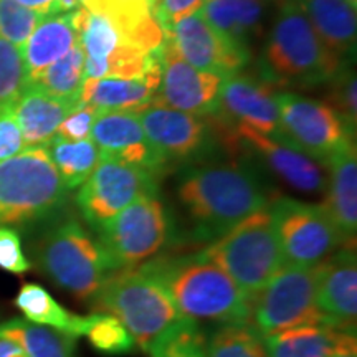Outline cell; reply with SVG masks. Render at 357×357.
I'll return each mask as SVG.
<instances>
[{
  "label": "cell",
  "instance_id": "cell-15",
  "mask_svg": "<svg viewBox=\"0 0 357 357\" xmlns=\"http://www.w3.org/2000/svg\"><path fill=\"white\" fill-rule=\"evenodd\" d=\"M147 139L160 158L171 162H190L211 151V131L197 114H189L151 102L136 113Z\"/></svg>",
  "mask_w": 357,
  "mask_h": 357
},
{
  "label": "cell",
  "instance_id": "cell-37",
  "mask_svg": "<svg viewBox=\"0 0 357 357\" xmlns=\"http://www.w3.org/2000/svg\"><path fill=\"white\" fill-rule=\"evenodd\" d=\"M331 86V108L349 124L351 129H356L357 123V79L356 73L349 66H342L333 79Z\"/></svg>",
  "mask_w": 357,
  "mask_h": 357
},
{
  "label": "cell",
  "instance_id": "cell-22",
  "mask_svg": "<svg viewBox=\"0 0 357 357\" xmlns=\"http://www.w3.org/2000/svg\"><path fill=\"white\" fill-rule=\"evenodd\" d=\"M324 47L344 61L356 52L357 17L349 0H296Z\"/></svg>",
  "mask_w": 357,
  "mask_h": 357
},
{
  "label": "cell",
  "instance_id": "cell-2",
  "mask_svg": "<svg viewBox=\"0 0 357 357\" xmlns=\"http://www.w3.org/2000/svg\"><path fill=\"white\" fill-rule=\"evenodd\" d=\"M177 197L194 223L192 240L208 243L270 205L255 174L240 166L189 169L178 178Z\"/></svg>",
  "mask_w": 357,
  "mask_h": 357
},
{
  "label": "cell",
  "instance_id": "cell-12",
  "mask_svg": "<svg viewBox=\"0 0 357 357\" xmlns=\"http://www.w3.org/2000/svg\"><path fill=\"white\" fill-rule=\"evenodd\" d=\"M154 194H158L155 174L121 160L101 158L91 176L79 187L77 205L89 229L98 231L128 205Z\"/></svg>",
  "mask_w": 357,
  "mask_h": 357
},
{
  "label": "cell",
  "instance_id": "cell-5",
  "mask_svg": "<svg viewBox=\"0 0 357 357\" xmlns=\"http://www.w3.org/2000/svg\"><path fill=\"white\" fill-rule=\"evenodd\" d=\"M89 305L121 321L142 351L182 319L166 289L139 265L113 271Z\"/></svg>",
  "mask_w": 357,
  "mask_h": 357
},
{
  "label": "cell",
  "instance_id": "cell-17",
  "mask_svg": "<svg viewBox=\"0 0 357 357\" xmlns=\"http://www.w3.org/2000/svg\"><path fill=\"white\" fill-rule=\"evenodd\" d=\"M91 141L100 149L101 158L121 160L146 169L158 176L167 167L155 147L147 139L142 124L134 113L101 111L91 129Z\"/></svg>",
  "mask_w": 357,
  "mask_h": 357
},
{
  "label": "cell",
  "instance_id": "cell-1",
  "mask_svg": "<svg viewBox=\"0 0 357 357\" xmlns=\"http://www.w3.org/2000/svg\"><path fill=\"white\" fill-rule=\"evenodd\" d=\"M139 266L166 289L182 318L215 324L248 323L252 298L202 250L158 255Z\"/></svg>",
  "mask_w": 357,
  "mask_h": 357
},
{
  "label": "cell",
  "instance_id": "cell-45",
  "mask_svg": "<svg viewBox=\"0 0 357 357\" xmlns=\"http://www.w3.org/2000/svg\"><path fill=\"white\" fill-rule=\"evenodd\" d=\"M0 357H26L19 346L7 339H0Z\"/></svg>",
  "mask_w": 357,
  "mask_h": 357
},
{
  "label": "cell",
  "instance_id": "cell-38",
  "mask_svg": "<svg viewBox=\"0 0 357 357\" xmlns=\"http://www.w3.org/2000/svg\"><path fill=\"white\" fill-rule=\"evenodd\" d=\"M0 268L15 275H24L32 268L19 231L10 227H0Z\"/></svg>",
  "mask_w": 357,
  "mask_h": 357
},
{
  "label": "cell",
  "instance_id": "cell-9",
  "mask_svg": "<svg viewBox=\"0 0 357 357\" xmlns=\"http://www.w3.org/2000/svg\"><path fill=\"white\" fill-rule=\"evenodd\" d=\"M248 323L260 336L326 323L316 306V266H284L252 298Z\"/></svg>",
  "mask_w": 357,
  "mask_h": 357
},
{
  "label": "cell",
  "instance_id": "cell-35",
  "mask_svg": "<svg viewBox=\"0 0 357 357\" xmlns=\"http://www.w3.org/2000/svg\"><path fill=\"white\" fill-rule=\"evenodd\" d=\"M25 84V68L20 50L0 37V108H13Z\"/></svg>",
  "mask_w": 357,
  "mask_h": 357
},
{
  "label": "cell",
  "instance_id": "cell-43",
  "mask_svg": "<svg viewBox=\"0 0 357 357\" xmlns=\"http://www.w3.org/2000/svg\"><path fill=\"white\" fill-rule=\"evenodd\" d=\"M17 2H20L22 6L32 8V10H35L43 17L50 15L52 6H53V0H17Z\"/></svg>",
  "mask_w": 357,
  "mask_h": 357
},
{
  "label": "cell",
  "instance_id": "cell-18",
  "mask_svg": "<svg viewBox=\"0 0 357 357\" xmlns=\"http://www.w3.org/2000/svg\"><path fill=\"white\" fill-rule=\"evenodd\" d=\"M215 113L225 116L236 126L243 124L271 137H278L280 134L276 95L266 84L242 75L223 78Z\"/></svg>",
  "mask_w": 357,
  "mask_h": 357
},
{
  "label": "cell",
  "instance_id": "cell-10",
  "mask_svg": "<svg viewBox=\"0 0 357 357\" xmlns=\"http://www.w3.org/2000/svg\"><path fill=\"white\" fill-rule=\"evenodd\" d=\"M288 265L318 266L347 243L323 204L281 197L268 205Z\"/></svg>",
  "mask_w": 357,
  "mask_h": 357
},
{
  "label": "cell",
  "instance_id": "cell-7",
  "mask_svg": "<svg viewBox=\"0 0 357 357\" xmlns=\"http://www.w3.org/2000/svg\"><path fill=\"white\" fill-rule=\"evenodd\" d=\"M202 252L250 298L255 296L287 263L268 207L245 218Z\"/></svg>",
  "mask_w": 357,
  "mask_h": 357
},
{
  "label": "cell",
  "instance_id": "cell-8",
  "mask_svg": "<svg viewBox=\"0 0 357 357\" xmlns=\"http://www.w3.org/2000/svg\"><path fill=\"white\" fill-rule=\"evenodd\" d=\"M95 234L116 270L158 257L176 238L172 218L158 194L137 199Z\"/></svg>",
  "mask_w": 357,
  "mask_h": 357
},
{
  "label": "cell",
  "instance_id": "cell-40",
  "mask_svg": "<svg viewBox=\"0 0 357 357\" xmlns=\"http://www.w3.org/2000/svg\"><path fill=\"white\" fill-rule=\"evenodd\" d=\"M24 149V137L13 108H0V162L13 158Z\"/></svg>",
  "mask_w": 357,
  "mask_h": 357
},
{
  "label": "cell",
  "instance_id": "cell-29",
  "mask_svg": "<svg viewBox=\"0 0 357 357\" xmlns=\"http://www.w3.org/2000/svg\"><path fill=\"white\" fill-rule=\"evenodd\" d=\"M261 0H205L200 13L217 32L247 47L261 24Z\"/></svg>",
  "mask_w": 357,
  "mask_h": 357
},
{
  "label": "cell",
  "instance_id": "cell-31",
  "mask_svg": "<svg viewBox=\"0 0 357 357\" xmlns=\"http://www.w3.org/2000/svg\"><path fill=\"white\" fill-rule=\"evenodd\" d=\"M207 357H268L263 339L250 323L215 324L205 331Z\"/></svg>",
  "mask_w": 357,
  "mask_h": 357
},
{
  "label": "cell",
  "instance_id": "cell-21",
  "mask_svg": "<svg viewBox=\"0 0 357 357\" xmlns=\"http://www.w3.org/2000/svg\"><path fill=\"white\" fill-rule=\"evenodd\" d=\"M77 102L52 96L32 84H26L13 105V114L19 123L25 149L48 146Z\"/></svg>",
  "mask_w": 357,
  "mask_h": 357
},
{
  "label": "cell",
  "instance_id": "cell-25",
  "mask_svg": "<svg viewBox=\"0 0 357 357\" xmlns=\"http://www.w3.org/2000/svg\"><path fill=\"white\" fill-rule=\"evenodd\" d=\"M347 331L328 323L303 324L261 336L268 357H329Z\"/></svg>",
  "mask_w": 357,
  "mask_h": 357
},
{
  "label": "cell",
  "instance_id": "cell-13",
  "mask_svg": "<svg viewBox=\"0 0 357 357\" xmlns=\"http://www.w3.org/2000/svg\"><path fill=\"white\" fill-rule=\"evenodd\" d=\"M166 35L187 63L223 78L236 75L248 61L247 47L217 32L200 10L174 22Z\"/></svg>",
  "mask_w": 357,
  "mask_h": 357
},
{
  "label": "cell",
  "instance_id": "cell-20",
  "mask_svg": "<svg viewBox=\"0 0 357 357\" xmlns=\"http://www.w3.org/2000/svg\"><path fill=\"white\" fill-rule=\"evenodd\" d=\"M160 83V63L142 78H84L78 102L101 111L139 113L153 102Z\"/></svg>",
  "mask_w": 357,
  "mask_h": 357
},
{
  "label": "cell",
  "instance_id": "cell-39",
  "mask_svg": "<svg viewBox=\"0 0 357 357\" xmlns=\"http://www.w3.org/2000/svg\"><path fill=\"white\" fill-rule=\"evenodd\" d=\"M100 111L89 105L77 102L71 113L63 119V123L58 128L56 136L68 141H83L91 139V129L96 116Z\"/></svg>",
  "mask_w": 357,
  "mask_h": 357
},
{
  "label": "cell",
  "instance_id": "cell-28",
  "mask_svg": "<svg viewBox=\"0 0 357 357\" xmlns=\"http://www.w3.org/2000/svg\"><path fill=\"white\" fill-rule=\"evenodd\" d=\"M0 339L12 341L26 357H75L78 341L77 336L20 318L0 323Z\"/></svg>",
  "mask_w": 357,
  "mask_h": 357
},
{
  "label": "cell",
  "instance_id": "cell-30",
  "mask_svg": "<svg viewBox=\"0 0 357 357\" xmlns=\"http://www.w3.org/2000/svg\"><path fill=\"white\" fill-rule=\"evenodd\" d=\"M45 147L68 190L82 187L101 160L100 149L91 139L68 141L55 136Z\"/></svg>",
  "mask_w": 357,
  "mask_h": 357
},
{
  "label": "cell",
  "instance_id": "cell-4",
  "mask_svg": "<svg viewBox=\"0 0 357 357\" xmlns=\"http://www.w3.org/2000/svg\"><path fill=\"white\" fill-rule=\"evenodd\" d=\"M40 271L79 301L91 303L106 278L116 271L108 253L77 218L52 223L32 248Z\"/></svg>",
  "mask_w": 357,
  "mask_h": 357
},
{
  "label": "cell",
  "instance_id": "cell-36",
  "mask_svg": "<svg viewBox=\"0 0 357 357\" xmlns=\"http://www.w3.org/2000/svg\"><path fill=\"white\" fill-rule=\"evenodd\" d=\"M42 19L43 15L17 0H0V37L15 45L19 50Z\"/></svg>",
  "mask_w": 357,
  "mask_h": 357
},
{
  "label": "cell",
  "instance_id": "cell-34",
  "mask_svg": "<svg viewBox=\"0 0 357 357\" xmlns=\"http://www.w3.org/2000/svg\"><path fill=\"white\" fill-rule=\"evenodd\" d=\"M84 337H88L89 344L98 352L108 356L128 354L136 347V341L126 326L108 312H93L88 316Z\"/></svg>",
  "mask_w": 357,
  "mask_h": 357
},
{
  "label": "cell",
  "instance_id": "cell-32",
  "mask_svg": "<svg viewBox=\"0 0 357 357\" xmlns=\"http://www.w3.org/2000/svg\"><path fill=\"white\" fill-rule=\"evenodd\" d=\"M84 79V52L79 42L71 50L47 66L29 84L61 100L78 101Z\"/></svg>",
  "mask_w": 357,
  "mask_h": 357
},
{
  "label": "cell",
  "instance_id": "cell-42",
  "mask_svg": "<svg viewBox=\"0 0 357 357\" xmlns=\"http://www.w3.org/2000/svg\"><path fill=\"white\" fill-rule=\"evenodd\" d=\"M329 357H357V342L356 333H344L336 349H334Z\"/></svg>",
  "mask_w": 357,
  "mask_h": 357
},
{
  "label": "cell",
  "instance_id": "cell-27",
  "mask_svg": "<svg viewBox=\"0 0 357 357\" xmlns=\"http://www.w3.org/2000/svg\"><path fill=\"white\" fill-rule=\"evenodd\" d=\"M15 306L30 323L63 331L71 336H84L88 316L75 314L61 306L50 293L37 283H25L15 296Z\"/></svg>",
  "mask_w": 357,
  "mask_h": 357
},
{
  "label": "cell",
  "instance_id": "cell-16",
  "mask_svg": "<svg viewBox=\"0 0 357 357\" xmlns=\"http://www.w3.org/2000/svg\"><path fill=\"white\" fill-rule=\"evenodd\" d=\"M316 306L326 323L356 333L357 255L351 242L341 245L316 266Z\"/></svg>",
  "mask_w": 357,
  "mask_h": 357
},
{
  "label": "cell",
  "instance_id": "cell-44",
  "mask_svg": "<svg viewBox=\"0 0 357 357\" xmlns=\"http://www.w3.org/2000/svg\"><path fill=\"white\" fill-rule=\"evenodd\" d=\"M82 7V3L78 0H53L52 12L50 15H55V13H71Z\"/></svg>",
  "mask_w": 357,
  "mask_h": 357
},
{
  "label": "cell",
  "instance_id": "cell-6",
  "mask_svg": "<svg viewBox=\"0 0 357 357\" xmlns=\"http://www.w3.org/2000/svg\"><path fill=\"white\" fill-rule=\"evenodd\" d=\"M66 194L47 147H26L0 162V227L50 218L65 204Z\"/></svg>",
  "mask_w": 357,
  "mask_h": 357
},
{
  "label": "cell",
  "instance_id": "cell-19",
  "mask_svg": "<svg viewBox=\"0 0 357 357\" xmlns=\"http://www.w3.org/2000/svg\"><path fill=\"white\" fill-rule=\"evenodd\" d=\"M235 136L288 185L307 194L321 192L326 187V177L319 164L288 142L266 136L243 124L235 128Z\"/></svg>",
  "mask_w": 357,
  "mask_h": 357
},
{
  "label": "cell",
  "instance_id": "cell-11",
  "mask_svg": "<svg viewBox=\"0 0 357 357\" xmlns=\"http://www.w3.org/2000/svg\"><path fill=\"white\" fill-rule=\"evenodd\" d=\"M281 139L316 162L328 164L334 154L351 144L354 129L326 102L296 93H278Z\"/></svg>",
  "mask_w": 357,
  "mask_h": 357
},
{
  "label": "cell",
  "instance_id": "cell-14",
  "mask_svg": "<svg viewBox=\"0 0 357 357\" xmlns=\"http://www.w3.org/2000/svg\"><path fill=\"white\" fill-rule=\"evenodd\" d=\"M222 82L220 75L187 63L167 37L160 50V83L153 102L189 114H212Z\"/></svg>",
  "mask_w": 357,
  "mask_h": 357
},
{
  "label": "cell",
  "instance_id": "cell-41",
  "mask_svg": "<svg viewBox=\"0 0 357 357\" xmlns=\"http://www.w3.org/2000/svg\"><path fill=\"white\" fill-rule=\"evenodd\" d=\"M205 0H158L155 13L164 30H167L174 22L181 20L182 17L199 12Z\"/></svg>",
  "mask_w": 357,
  "mask_h": 357
},
{
  "label": "cell",
  "instance_id": "cell-23",
  "mask_svg": "<svg viewBox=\"0 0 357 357\" xmlns=\"http://www.w3.org/2000/svg\"><path fill=\"white\" fill-rule=\"evenodd\" d=\"M77 43L78 33L71 20V13L43 17L20 48L25 68V83L33 82L47 66L66 55Z\"/></svg>",
  "mask_w": 357,
  "mask_h": 357
},
{
  "label": "cell",
  "instance_id": "cell-3",
  "mask_svg": "<svg viewBox=\"0 0 357 357\" xmlns=\"http://www.w3.org/2000/svg\"><path fill=\"white\" fill-rule=\"evenodd\" d=\"M347 63L333 55L296 0H284L261 56L263 77L276 86H314L331 82Z\"/></svg>",
  "mask_w": 357,
  "mask_h": 357
},
{
  "label": "cell",
  "instance_id": "cell-26",
  "mask_svg": "<svg viewBox=\"0 0 357 357\" xmlns=\"http://www.w3.org/2000/svg\"><path fill=\"white\" fill-rule=\"evenodd\" d=\"M78 42L84 52V78H105L106 60L121 43L118 30L105 17L79 7L71 12Z\"/></svg>",
  "mask_w": 357,
  "mask_h": 357
},
{
  "label": "cell",
  "instance_id": "cell-24",
  "mask_svg": "<svg viewBox=\"0 0 357 357\" xmlns=\"http://www.w3.org/2000/svg\"><path fill=\"white\" fill-rule=\"evenodd\" d=\"M329 184L326 211L344 235L347 242L354 240L357 230V153L351 142L328 160Z\"/></svg>",
  "mask_w": 357,
  "mask_h": 357
},
{
  "label": "cell",
  "instance_id": "cell-33",
  "mask_svg": "<svg viewBox=\"0 0 357 357\" xmlns=\"http://www.w3.org/2000/svg\"><path fill=\"white\" fill-rule=\"evenodd\" d=\"M151 357H207L205 331L197 321L178 319L147 347Z\"/></svg>",
  "mask_w": 357,
  "mask_h": 357
}]
</instances>
